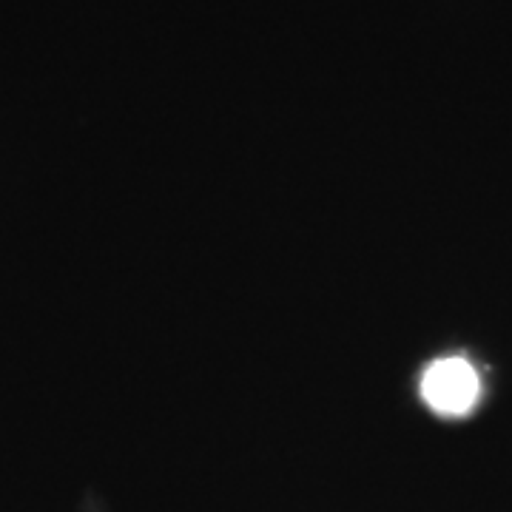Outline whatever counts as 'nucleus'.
<instances>
[{"label":"nucleus","instance_id":"obj_1","mask_svg":"<svg viewBox=\"0 0 512 512\" xmlns=\"http://www.w3.org/2000/svg\"><path fill=\"white\" fill-rule=\"evenodd\" d=\"M424 399L439 413H467L478 399V376L464 359H444L427 370L424 376Z\"/></svg>","mask_w":512,"mask_h":512}]
</instances>
